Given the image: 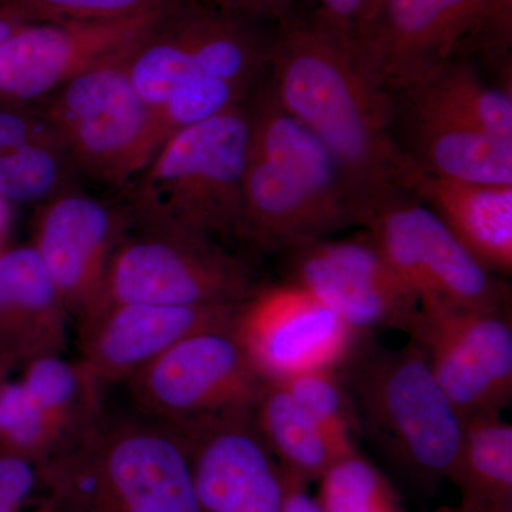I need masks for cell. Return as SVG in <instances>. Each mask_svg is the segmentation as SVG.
<instances>
[{"instance_id": "cell-1", "label": "cell", "mask_w": 512, "mask_h": 512, "mask_svg": "<svg viewBox=\"0 0 512 512\" xmlns=\"http://www.w3.org/2000/svg\"><path fill=\"white\" fill-rule=\"evenodd\" d=\"M266 76L281 106L339 164L362 222L376 202L403 190L412 164L394 138L392 97L366 69L355 40L295 8L276 23Z\"/></svg>"}, {"instance_id": "cell-2", "label": "cell", "mask_w": 512, "mask_h": 512, "mask_svg": "<svg viewBox=\"0 0 512 512\" xmlns=\"http://www.w3.org/2000/svg\"><path fill=\"white\" fill-rule=\"evenodd\" d=\"M37 468L60 512H202L180 434L141 412L104 410Z\"/></svg>"}, {"instance_id": "cell-3", "label": "cell", "mask_w": 512, "mask_h": 512, "mask_svg": "<svg viewBox=\"0 0 512 512\" xmlns=\"http://www.w3.org/2000/svg\"><path fill=\"white\" fill-rule=\"evenodd\" d=\"M359 414L362 433L424 494L447 480L456 461L463 420L410 340L389 349L362 333L339 367Z\"/></svg>"}, {"instance_id": "cell-4", "label": "cell", "mask_w": 512, "mask_h": 512, "mask_svg": "<svg viewBox=\"0 0 512 512\" xmlns=\"http://www.w3.org/2000/svg\"><path fill=\"white\" fill-rule=\"evenodd\" d=\"M247 103V101H245ZM171 134L128 190L134 224L242 242L247 106Z\"/></svg>"}, {"instance_id": "cell-5", "label": "cell", "mask_w": 512, "mask_h": 512, "mask_svg": "<svg viewBox=\"0 0 512 512\" xmlns=\"http://www.w3.org/2000/svg\"><path fill=\"white\" fill-rule=\"evenodd\" d=\"M511 36L512 0H380L355 43L366 69L392 96L471 52L505 59Z\"/></svg>"}, {"instance_id": "cell-6", "label": "cell", "mask_w": 512, "mask_h": 512, "mask_svg": "<svg viewBox=\"0 0 512 512\" xmlns=\"http://www.w3.org/2000/svg\"><path fill=\"white\" fill-rule=\"evenodd\" d=\"M130 53L29 106L56 128L77 173L113 188L133 183L167 138L156 111L128 77Z\"/></svg>"}, {"instance_id": "cell-7", "label": "cell", "mask_w": 512, "mask_h": 512, "mask_svg": "<svg viewBox=\"0 0 512 512\" xmlns=\"http://www.w3.org/2000/svg\"><path fill=\"white\" fill-rule=\"evenodd\" d=\"M258 289L251 265L221 242L137 225L111 261L101 311L117 303L241 305Z\"/></svg>"}, {"instance_id": "cell-8", "label": "cell", "mask_w": 512, "mask_h": 512, "mask_svg": "<svg viewBox=\"0 0 512 512\" xmlns=\"http://www.w3.org/2000/svg\"><path fill=\"white\" fill-rule=\"evenodd\" d=\"M360 227L419 305L487 308L511 302L504 282L410 192H392L376 202Z\"/></svg>"}, {"instance_id": "cell-9", "label": "cell", "mask_w": 512, "mask_h": 512, "mask_svg": "<svg viewBox=\"0 0 512 512\" xmlns=\"http://www.w3.org/2000/svg\"><path fill=\"white\" fill-rule=\"evenodd\" d=\"M461 420L498 412L512 399L511 305H419L407 333Z\"/></svg>"}, {"instance_id": "cell-10", "label": "cell", "mask_w": 512, "mask_h": 512, "mask_svg": "<svg viewBox=\"0 0 512 512\" xmlns=\"http://www.w3.org/2000/svg\"><path fill=\"white\" fill-rule=\"evenodd\" d=\"M232 325L187 336L131 377L126 384L140 412L177 424L254 407L266 382L249 362Z\"/></svg>"}, {"instance_id": "cell-11", "label": "cell", "mask_w": 512, "mask_h": 512, "mask_svg": "<svg viewBox=\"0 0 512 512\" xmlns=\"http://www.w3.org/2000/svg\"><path fill=\"white\" fill-rule=\"evenodd\" d=\"M232 330L249 362L269 383L339 369L362 335L291 282L259 288L239 306Z\"/></svg>"}, {"instance_id": "cell-12", "label": "cell", "mask_w": 512, "mask_h": 512, "mask_svg": "<svg viewBox=\"0 0 512 512\" xmlns=\"http://www.w3.org/2000/svg\"><path fill=\"white\" fill-rule=\"evenodd\" d=\"M165 9L104 22L25 23L0 45V104L35 106L80 74L128 55Z\"/></svg>"}, {"instance_id": "cell-13", "label": "cell", "mask_w": 512, "mask_h": 512, "mask_svg": "<svg viewBox=\"0 0 512 512\" xmlns=\"http://www.w3.org/2000/svg\"><path fill=\"white\" fill-rule=\"evenodd\" d=\"M170 426L184 441L202 512H281L285 471L256 426L254 407Z\"/></svg>"}, {"instance_id": "cell-14", "label": "cell", "mask_w": 512, "mask_h": 512, "mask_svg": "<svg viewBox=\"0 0 512 512\" xmlns=\"http://www.w3.org/2000/svg\"><path fill=\"white\" fill-rule=\"evenodd\" d=\"M288 281L325 303L357 333H409L419 301L365 232L355 239H318L289 249Z\"/></svg>"}, {"instance_id": "cell-15", "label": "cell", "mask_w": 512, "mask_h": 512, "mask_svg": "<svg viewBox=\"0 0 512 512\" xmlns=\"http://www.w3.org/2000/svg\"><path fill=\"white\" fill-rule=\"evenodd\" d=\"M133 224L126 208L74 190L40 207L32 245L77 325L103 308L111 261Z\"/></svg>"}, {"instance_id": "cell-16", "label": "cell", "mask_w": 512, "mask_h": 512, "mask_svg": "<svg viewBox=\"0 0 512 512\" xmlns=\"http://www.w3.org/2000/svg\"><path fill=\"white\" fill-rule=\"evenodd\" d=\"M241 305L106 306L77 325L79 359L101 383H126L187 336L231 326Z\"/></svg>"}, {"instance_id": "cell-17", "label": "cell", "mask_w": 512, "mask_h": 512, "mask_svg": "<svg viewBox=\"0 0 512 512\" xmlns=\"http://www.w3.org/2000/svg\"><path fill=\"white\" fill-rule=\"evenodd\" d=\"M70 315L33 245L0 249V359L63 355Z\"/></svg>"}, {"instance_id": "cell-18", "label": "cell", "mask_w": 512, "mask_h": 512, "mask_svg": "<svg viewBox=\"0 0 512 512\" xmlns=\"http://www.w3.org/2000/svg\"><path fill=\"white\" fill-rule=\"evenodd\" d=\"M245 106L249 150L271 161L360 227L362 210L339 164L322 141L281 106L266 73L249 94Z\"/></svg>"}, {"instance_id": "cell-19", "label": "cell", "mask_w": 512, "mask_h": 512, "mask_svg": "<svg viewBox=\"0 0 512 512\" xmlns=\"http://www.w3.org/2000/svg\"><path fill=\"white\" fill-rule=\"evenodd\" d=\"M393 134L412 167L468 183L512 185V140L394 103Z\"/></svg>"}, {"instance_id": "cell-20", "label": "cell", "mask_w": 512, "mask_h": 512, "mask_svg": "<svg viewBox=\"0 0 512 512\" xmlns=\"http://www.w3.org/2000/svg\"><path fill=\"white\" fill-rule=\"evenodd\" d=\"M403 190L423 202L491 274L512 272V185L468 183L412 167Z\"/></svg>"}, {"instance_id": "cell-21", "label": "cell", "mask_w": 512, "mask_h": 512, "mask_svg": "<svg viewBox=\"0 0 512 512\" xmlns=\"http://www.w3.org/2000/svg\"><path fill=\"white\" fill-rule=\"evenodd\" d=\"M77 170L62 138L35 107L0 104V197L45 204L73 190Z\"/></svg>"}, {"instance_id": "cell-22", "label": "cell", "mask_w": 512, "mask_h": 512, "mask_svg": "<svg viewBox=\"0 0 512 512\" xmlns=\"http://www.w3.org/2000/svg\"><path fill=\"white\" fill-rule=\"evenodd\" d=\"M390 97L394 103L512 140L511 87L488 86L468 59L443 64Z\"/></svg>"}, {"instance_id": "cell-23", "label": "cell", "mask_w": 512, "mask_h": 512, "mask_svg": "<svg viewBox=\"0 0 512 512\" xmlns=\"http://www.w3.org/2000/svg\"><path fill=\"white\" fill-rule=\"evenodd\" d=\"M461 505L512 511V426L498 412L463 420V437L448 474Z\"/></svg>"}, {"instance_id": "cell-24", "label": "cell", "mask_w": 512, "mask_h": 512, "mask_svg": "<svg viewBox=\"0 0 512 512\" xmlns=\"http://www.w3.org/2000/svg\"><path fill=\"white\" fill-rule=\"evenodd\" d=\"M254 417L279 466L303 483L319 481L335 461L346 457L281 383H265Z\"/></svg>"}, {"instance_id": "cell-25", "label": "cell", "mask_w": 512, "mask_h": 512, "mask_svg": "<svg viewBox=\"0 0 512 512\" xmlns=\"http://www.w3.org/2000/svg\"><path fill=\"white\" fill-rule=\"evenodd\" d=\"M279 383L311 413L343 456L356 453L355 437L362 427L339 369L313 370Z\"/></svg>"}, {"instance_id": "cell-26", "label": "cell", "mask_w": 512, "mask_h": 512, "mask_svg": "<svg viewBox=\"0 0 512 512\" xmlns=\"http://www.w3.org/2000/svg\"><path fill=\"white\" fill-rule=\"evenodd\" d=\"M66 447L62 431L40 409L20 379H6L0 384V451L39 464Z\"/></svg>"}, {"instance_id": "cell-27", "label": "cell", "mask_w": 512, "mask_h": 512, "mask_svg": "<svg viewBox=\"0 0 512 512\" xmlns=\"http://www.w3.org/2000/svg\"><path fill=\"white\" fill-rule=\"evenodd\" d=\"M319 483L323 512H403L392 484L359 451L335 461Z\"/></svg>"}, {"instance_id": "cell-28", "label": "cell", "mask_w": 512, "mask_h": 512, "mask_svg": "<svg viewBox=\"0 0 512 512\" xmlns=\"http://www.w3.org/2000/svg\"><path fill=\"white\" fill-rule=\"evenodd\" d=\"M173 2L174 0H0V9L8 10L25 23L104 22L158 12Z\"/></svg>"}, {"instance_id": "cell-29", "label": "cell", "mask_w": 512, "mask_h": 512, "mask_svg": "<svg viewBox=\"0 0 512 512\" xmlns=\"http://www.w3.org/2000/svg\"><path fill=\"white\" fill-rule=\"evenodd\" d=\"M306 13L356 40L376 18L380 0H305Z\"/></svg>"}, {"instance_id": "cell-30", "label": "cell", "mask_w": 512, "mask_h": 512, "mask_svg": "<svg viewBox=\"0 0 512 512\" xmlns=\"http://www.w3.org/2000/svg\"><path fill=\"white\" fill-rule=\"evenodd\" d=\"M39 485L35 461L0 451V512H22Z\"/></svg>"}, {"instance_id": "cell-31", "label": "cell", "mask_w": 512, "mask_h": 512, "mask_svg": "<svg viewBox=\"0 0 512 512\" xmlns=\"http://www.w3.org/2000/svg\"><path fill=\"white\" fill-rule=\"evenodd\" d=\"M207 2L217 8L259 20V22H282L296 8L286 0H207Z\"/></svg>"}, {"instance_id": "cell-32", "label": "cell", "mask_w": 512, "mask_h": 512, "mask_svg": "<svg viewBox=\"0 0 512 512\" xmlns=\"http://www.w3.org/2000/svg\"><path fill=\"white\" fill-rule=\"evenodd\" d=\"M306 483L285 473V495L281 512H323L318 498L306 490Z\"/></svg>"}, {"instance_id": "cell-33", "label": "cell", "mask_w": 512, "mask_h": 512, "mask_svg": "<svg viewBox=\"0 0 512 512\" xmlns=\"http://www.w3.org/2000/svg\"><path fill=\"white\" fill-rule=\"evenodd\" d=\"M22 25H25L23 20L16 18L8 10L0 9V45Z\"/></svg>"}, {"instance_id": "cell-34", "label": "cell", "mask_w": 512, "mask_h": 512, "mask_svg": "<svg viewBox=\"0 0 512 512\" xmlns=\"http://www.w3.org/2000/svg\"><path fill=\"white\" fill-rule=\"evenodd\" d=\"M9 220H10V211H9V202L3 200L0 197V249L3 245V239L6 237V232H8L9 228Z\"/></svg>"}, {"instance_id": "cell-35", "label": "cell", "mask_w": 512, "mask_h": 512, "mask_svg": "<svg viewBox=\"0 0 512 512\" xmlns=\"http://www.w3.org/2000/svg\"><path fill=\"white\" fill-rule=\"evenodd\" d=\"M433 512H512V511H498L488 510V508H473L464 507V505H457V507H450V505H443V507L437 508Z\"/></svg>"}, {"instance_id": "cell-36", "label": "cell", "mask_w": 512, "mask_h": 512, "mask_svg": "<svg viewBox=\"0 0 512 512\" xmlns=\"http://www.w3.org/2000/svg\"><path fill=\"white\" fill-rule=\"evenodd\" d=\"M33 512H60L56 504L49 497L43 498Z\"/></svg>"}, {"instance_id": "cell-37", "label": "cell", "mask_w": 512, "mask_h": 512, "mask_svg": "<svg viewBox=\"0 0 512 512\" xmlns=\"http://www.w3.org/2000/svg\"><path fill=\"white\" fill-rule=\"evenodd\" d=\"M13 367L6 363L5 360L0 359V384L5 382L6 379H9L10 372H12Z\"/></svg>"}, {"instance_id": "cell-38", "label": "cell", "mask_w": 512, "mask_h": 512, "mask_svg": "<svg viewBox=\"0 0 512 512\" xmlns=\"http://www.w3.org/2000/svg\"><path fill=\"white\" fill-rule=\"evenodd\" d=\"M286 2L291 3V5L296 6V0H286Z\"/></svg>"}]
</instances>
